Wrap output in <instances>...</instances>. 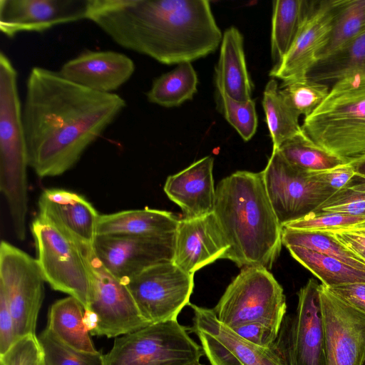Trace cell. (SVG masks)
Masks as SVG:
<instances>
[{
  "label": "cell",
  "instance_id": "cell-1",
  "mask_svg": "<svg viewBox=\"0 0 365 365\" xmlns=\"http://www.w3.org/2000/svg\"><path fill=\"white\" fill-rule=\"evenodd\" d=\"M126 106L114 93L95 91L34 66L22 106L29 164L41 178L71 169Z\"/></svg>",
  "mask_w": 365,
  "mask_h": 365
},
{
  "label": "cell",
  "instance_id": "cell-2",
  "mask_svg": "<svg viewBox=\"0 0 365 365\" xmlns=\"http://www.w3.org/2000/svg\"><path fill=\"white\" fill-rule=\"evenodd\" d=\"M87 19L120 46L167 65L206 56L222 38L207 0H89Z\"/></svg>",
  "mask_w": 365,
  "mask_h": 365
},
{
  "label": "cell",
  "instance_id": "cell-3",
  "mask_svg": "<svg viewBox=\"0 0 365 365\" xmlns=\"http://www.w3.org/2000/svg\"><path fill=\"white\" fill-rule=\"evenodd\" d=\"M213 214L230 246L225 257L239 267L269 270L282 245V226L262 173L237 171L216 187Z\"/></svg>",
  "mask_w": 365,
  "mask_h": 365
},
{
  "label": "cell",
  "instance_id": "cell-4",
  "mask_svg": "<svg viewBox=\"0 0 365 365\" xmlns=\"http://www.w3.org/2000/svg\"><path fill=\"white\" fill-rule=\"evenodd\" d=\"M304 134L344 164L365 160V66L334 83L319 106L305 117Z\"/></svg>",
  "mask_w": 365,
  "mask_h": 365
},
{
  "label": "cell",
  "instance_id": "cell-5",
  "mask_svg": "<svg viewBox=\"0 0 365 365\" xmlns=\"http://www.w3.org/2000/svg\"><path fill=\"white\" fill-rule=\"evenodd\" d=\"M18 74L0 53V190L9 207L17 239L26 237L29 156L18 92Z\"/></svg>",
  "mask_w": 365,
  "mask_h": 365
},
{
  "label": "cell",
  "instance_id": "cell-6",
  "mask_svg": "<svg viewBox=\"0 0 365 365\" xmlns=\"http://www.w3.org/2000/svg\"><path fill=\"white\" fill-rule=\"evenodd\" d=\"M230 328L260 323L279 333L287 311L281 285L267 269L245 267L227 286L212 309Z\"/></svg>",
  "mask_w": 365,
  "mask_h": 365
},
{
  "label": "cell",
  "instance_id": "cell-7",
  "mask_svg": "<svg viewBox=\"0 0 365 365\" xmlns=\"http://www.w3.org/2000/svg\"><path fill=\"white\" fill-rule=\"evenodd\" d=\"M203 354L187 328L173 320L116 337L104 365H198Z\"/></svg>",
  "mask_w": 365,
  "mask_h": 365
},
{
  "label": "cell",
  "instance_id": "cell-8",
  "mask_svg": "<svg viewBox=\"0 0 365 365\" xmlns=\"http://www.w3.org/2000/svg\"><path fill=\"white\" fill-rule=\"evenodd\" d=\"M82 253L91 275L89 307L84 312L91 335L116 338L151 324L141 315L125 283L103 265L93 247Z\"/></svg>",
  "mask_w": 365,
  "mask_h": 365
},
{
  "label": "cell",
  "instance_id": "cell-9",
  "mask_svg": "<svg viewBox=\"0 0 365 365\" xmlns=\"http://www.w3.org/2000/svg\"><path fill=\"white\" fill-rule=\"evenodd\" d=\"M31 231L37 262L45 281L56 291L77 299L87 311L91 296V275L80 248L52 225L36 217Z\"/></svg>",
  "mask_w": 365,
  "mask_h": 365
},
{
  "label": "cell",
  "instance_id": "cell-10",
  "mask_svg": "<svg viewBox=\"0 0 365 365\" xmlns=\"http://www.w3.org/2000/svg\"><path fill=\"white\" fill-rule=\"evenodd\" d=\"M267 193L282 227L317 209L335 191L322 182L315 172L300 170L277 149H273L261 172Z\"/></svg>",
  "mask_w": 365,
  "mask_h": 365
},
{
  "label": "cell",
  "instance_id": "cell-11",
  "mask_svg": "<svg viewBox=\"0 0 365 365\" xmlns=\"http://www.w3.org/2000/svg\"><path fill=\"white\" fill-rule=\"evenodd\" d=\"M45 279L36 259L6 241L0 245V292L14 323L17 339L36 334Z\"/></svg>",
  "mask_w": 365,
  "mask_h": 365
},
{
  "label": "cell",
  "instance_id": "cell-12",
  "mask_svg": "<svg viewBox=\"0 0 365 365\" xmlns=\"http://www.w3.org/2000/svg\"><path fill=\"white\" fill-rule=\"evenodd\" d=\"M319 285L309 279L297 292L294 315L284 319L274 346L287 365H327Z\"/></svg>",
  "mask_w": 365,
  "mask_h": 365
},
{
  "label": "cell",
  "instance_id": "cell-13",
  "mask_svg": "<svg viewBox=\"0 0 365 365\" xmlns=\"http://www.w3.org/2000/svg\"><path fill=\"white\" fill-rule=\"evenodd\" d=\"M125 283L143 317L155 324L177 320L190 304L194 274L170 262L152 267Z\"/></svg>",
  "mask_w": 365,
  "mask_h": 365
},
{
  "label": "cell",
  "instance_id": "cell-14",
  "mask_svg": "<svg viewBox=\"0 0 365 365\" xmlns=\"http://www.w3.org/2000/svg\"><path fill=\"white\" fill-rule=\"evenodd\" d=\"M189 330L197 335L211 365H287L279 351L256 346L221 323L212 309L190 304Z\"/></svg>",
  "mask_w": 365,
  "mask_h": 365
},
{
  "label": "cell",
  "instance_id": "cell-15",
  "mask_svg": "<svg viewBox=\"0 0 365 365\" xmlns=\"http://www.w3.org/2000/svg\"><path fill=\"white\" fill-rule=\"evenodd\" d=\"M327 365H362L365 313L319 285Z\"/></svg>",
  "mask_w": 365,
  "mask_h": 365
},
{
  "label": "cell",
  "instance_id": "cell-16",
  "mask_svg": "<svg viewBox=\"0 0 365 365\" xmlns=\"http://www.w3.org/2000/svg\"><path fill=\"white\" fill-rule=\"evenodd\" d=\"M175 244V237L97 235L93 251L103 265L125 282L152 267L173 262Z\"/></svg>",
  "mask_w": 365,
  "mask_h": 365
},
{
  "label": "cell",
  "instance_id": "cell-17",
  "mask_svg": "<svg viewBox=\"0 0 365 365\" xmlns=\"http://www.w3.org/2000/svg\"><path fill=\"white\" fill-rule=\"evenodd\" d=\"M89 0H0V30L12 38L87 19Z\"/></svg>",
  "mask_w": 365,
  "mask_h": 365
},
{
  "label": "cell",
  "instance_id": "cell-18",
  "mask_svg": "<svg viewBox=\"0 0 365 365\" xmlns=\"http://www.w3.org/2000/svg\"><path fill=\"white\" fill-rule=\"evenodd\" d=\"M337 1H316L290 49L273 66L270 76L282 81L307 77L329 41Z\"/></svg>",
  "mask_w": 365,
  "mask_h": 365
},
{
  "label": "cell",
  "instance_id": "cell-19",
  "mask_svg": "<svg viewBox=\"0 0 365 365\" xmlns=\"http://www.w3.org/2000/svg\"><path fill=\"white\" fill-rule=\"evenodd\" d=\"M38 206L37 217L57 228L81 250L93 247L100 215L85 197L64 189H46Z\"/></svg>",
  "mask_w": 365,
  "mask_h": 365
},
{
  "label": "cell",
  "instance_id": "cell-20",
  "mask_svg": "<svg viewBox=\"0 0 365 365\" xmlns=\"http://www.w3.org/2000/svg\"><path fill=\"white\" fill-rule=\"evenodd\" d=\"M229 245L213 212L196 218L180 219L173 262L186 273L225 259Z\"/></svg>",
  "mask_w": 365,
  "mask_h": 365
},
{
  "label": "cell",
  "instance_id": "cell-21",
  "mask_svg": "<svg viewBox=\"0 0 365 365\" xmlns=\"http://www.w3.org/2000/svg\"><path fill=\"white\" fill-rule=\"evenodd\" d=\"M135 71L131 58L113 51H86L66 62L58 71L66 79L88 89L113 93Z\"/></svg>",
  "mask_w": 365,
  "mask_h": 365
},
{
  "label": "cell",
  "instance_id": "cell-22",
  "mask_svg": "<svg viewBox=\"0 0 365 365\" xmlns=\"http://www.w3.org/2000/svg\"><path fill=\"white\" fill-rule=\"evenodd\" d=\"M213 165L214 158L205 156L167 178L164 191L181 208L184 217L196 218L213 212Z\"/></svg>",
  "mask_w": 365,
  "mask_h": 365
},
{
  "label": "cell",
  "instance_id": "cell-23",
  "mask_svg": "<svg viewBox=\"0 0 365 365\" xmlns=\"http://www.w3.org/2000/svg\"><path fill=\"white\" fill-rule=\"evenodd\" d=\"M179 220L172 212L149 208L100 215L97 235L175 237Z\"/></svg>",
  "mask_w": 365,
  "mask_h": 365
},
{
  "label": "cell",
  "instance_id": "cell-24",
  "mask_svg": "<svg viewBox=\"0 0 365 365\" xmlns=\"http://www.w3.org/2000/svg\"><path fill=\"white\" fill-rule=\"evenodd\" d=\"M217 89L240 102L251 100L252 83L247 71L240 31L231 26L222 34L219 60L215 68Z\"/></svg>",
  "mask_w": 365,
  "mask_h": 365
},
{
  "label": "cell",
  "instance_id": "cell-25",
  "mask_svg": "<svg viewBox=\"0 0 365 365\" xmlns=\"http://www.w3.org/2000/svg\"><path fill=\"white\" fill-rule=\"evenodd\" d=\"M84 308L68 296L55 302L48 313V329L58 339L79 351L96 353L84 320Z\"/></svg>",
  "mask_w": 365,
  "mask_h": 365
},
{
  "label": "cell",
  "instance_id": "cell-26",
  "mask_svg": "<svg viewBox=\"0 0 365 365\" xmlns=\"http://www.w3.org/2000/svg\"><path fill=\"white\" fill-rule=\"evenodd\" d=\"M315 3L307 0L272 2L271 54L274 65L287 53Z\"/></svg>",
  "mask_w": 365,
  "mask_h": 365
},
{
  "label": "cell",
  "instance_id": "cell-27",
  "mask_svg": "<svg viewBox=\"0 0 365 365\" xmlns=\"http://www.w3.org/2000/svg\"><path fill=\"white\" fill-rule=\"evenodd\" d=\"M365 66V31L341 47L319 58L307 78L329 86L348 73Z\"/></svg>",
  "mask_w": 365,
  "mask_h": 365
},
{
  "label": "cell",
  "instance_id": "cell-28",
  "mask_svg": "<svg viewBox=\"0 0 365 365\" xmlns=\"http://www.w3.org/2000/svg\"><path fill=\"white\" fill-rule=\"evenodd\" d=\"M292 257L310 271L327 287L365 283V271L301 247H287Z\"/></svg>",
  "mask_w": 365,
  "mask_h": 365
},
{
  "label": "cell",
  "instance_id": "cell-29",
  "mask_svg": "<svg viewBox=\"0 0 365 365\" xmlns=\"http://www.w3.org/2000/svg\"><path fill=\"white\" fill-rule=\"evenodd\" d=\"M197 76L191 62H184L155 79L147 98L152 103L175 107L191 99L197 91Z\"/></svg>",
  "mask_w": 365,
  "mask_h": 365
},
{
  "label": "cell",
  "instance_id": "cell-30",
  "mask_svg": "<svg viewBox=\"0 0 365 365\" xmlns=\"http://www.w3.org/2000/svg\"><path fill=\"white\" fill-rule=\"evenodd\" d=\"M282 245L296 246L337 259L358 269L365 271V260L351 251L331 232L282 228Z\"/></svg>",
  "mask_w": 365,
  "mask_h": 365
},
{
  "label": "cell",
  "instance_id": "cell-31",
  "mask_svg": "<svg viewBox=\"0 0 365 365\" xmlns=\"http://www.w3.org/2000/svg\"><path fill=\"white\" fill-rule=\"evenodd\" d=\"M262 106L273 148L302 131L297 115L286 103L274 79L269 81L263 93Z\"/></svg>",
  "mask_w": 365,
  "mask_h": 365
},
{
  "label": "cell",
  "instance_id": "cell-32",
  "mask_svg": "<svg viewBox=\"0 0 365 365\" xmlns=\"http://www.w3.org/2000/svg\"><path fill=\"white\" fill-rule=\"evenodd\" d=\"M273 149H277L289 163L307 172L324 171L344 164L317 145L303 131Z\"/></svg>",
  "mask_w": 365,
  "mask_h": 365
},
{
  "label": "cell",
  "instance_id": "cell-33",
  "mask_svg": "<svg viewBox=\"0 0 365 365\" xmlns=\"http://www.w3.org/2000/svg\"><path fill=\"white\" fill-rule=\"evenodd\" d=\"M365 31V0H338L329 41L319 56L324 58Z\"/></svg>",
  "mask_w": 365,
  "mask_h": 365
},
{
  "label": "cell",
  "instance_id": "cell-34",
  "mask_svg": "<svg viewBox=\"0 0 365 365\" xmlns=\"http://www.w3.org/2000/svg\"><path fill=\"white\" fill-rule=\"evenodd\" d=\"M328 85L304 78L283 81L279 91L286 103L299 116L311 115L324 101Z\"/></svg>",
  "mask_w": 365,
  "mask_h": 365
},
{
  "label": "cell",
  "instance_id": "cell-35",
  "mask_svg": "<svg viewBox=\"0 0 365 365\" xmlns=\"http://www.w3.org/2000/svg\"><path fill=\"white\" fill-rule=\"evenodd\" d=\"M43 365H104V355L75 349L58 339L48 329L39 335Z\"/></svg>",
  "mask_w": 365,
  "mask_h": 365
},
{
  "label": "cell",
  "instance_id": "cell-36",
  "mask_svg": "<svg viewBox=\"0 0 365 365\" xmlns=\"http://www.w3.org/2000/svg\"><path fill=\"white\" fill-rule=\"evenodd\" d=\"M314 212L365 216V177L356 174Z\"/></svg>",
  "mask_w": 365,
  "mask_h": 365
},
{
  "label": "cell",
  "instance_id": "cell-37",
  "mask_svg": "<svg viewBox=\"0 0 365 365\" xmlns=\"http://www.w3.org/2000/svg\"><path fill=\"white\" fill-rule=\"evenodd\" d=\"M220 110L227 121L241 138L250 140L257 127L255 103L251 99L240 102L228 96L224 91L217 89Z\"/></svg>",
  "mask_w": 365,
  "mask_h": 365
},
{
  "label": "cell",
  "instance_id": "cell-38",
  "mask_svg": "<svg viewBox=\"0 0 365 365\" xmlns=\"http://www.w3.org/2000/svg\"><path fill=\"white\" fill-rule=\"evenodd\" d=\"M365 221V216L331 212H312L283 227L302 230L330 231L347 228Z\"/></svg>",
  "mask_w": 365,
  "mask_h": 365
},
{
  "label": "cell",
  "instance_id": "cell-39",
  "mask_svg": "<svg viewBox=\"0 0 365 365\" xmlns=\"http://www.w3.org/2000/svg\"><path fill=\"white\" fill-rule=\"evenodd\" d=\"M42 361V349L36 334L18 338L0 354V365H39Z\"/></svg>",
  "mask_w": 365,
  "mask_h": 365
},
{
  "label": "cell",
  "instance_id": "cell-40",
  "mask_svg": "<svg viewBox=\"0 0 365 365\" xmlns=\"http://www.w3.org/2000/svg\"><path fill=\"white\" fill-rule=\"evenodd\" d=\"M232 329L248 341L264 348H272L279 335L270 327L255 322L241 324Z\"/></svg>",
  "mask_w": 365,
  "mask_h": 365
},
{
  "label": "cell",
  "instance_id": "cell-41",
  "mask_svg": "<svg viewBox=\"0 0 365 365\" xmlns=\"http://www.w3.org/2000/svg\"><path fill=\"white\" fill-rule=\"evenodd\" d=\"M17 339L15 323L6 299L0 292V354Z\"/></svg>",
  "mask_w": 365,
  "mask_h": 365
},
{
  "label": "cell",
  "instance_id": "cell-42",
  "mask_svg": "<svg viewBox=\"0 0 365 365\" xmlns=\"http://www.w3.org/2000/svg\"><path fill=\"white\" fill-rule=\"evenodd\" d=\"M319 179L335 192L344 187L356 175L352 164H342L331 169L315 172Z\"/></svg>",
  "mask_w": 365,
  "mask_h": 365
},
{
  "label": "cell",
  "instance_id": "cell-43",
  "mask_svg": "<svg viewBox=\"0 0 365 365\" xmlns=\"http://www.w3.org/2000/svg\"><path fill=\"white\" fill-rule=\"evenodd\" d=\"M328 289L339 298L365 313V283L345 284Z\"/></svg>",
  "mask_w": 365,
  "mask_h": 365
},
{
  "label": "cell",
  "instance_id": "cell-44",
  "mask_svg": "<svg viewBox=\"0 0 365 365\" xmlns=\"http://www.w3.org/2000/svg\"><path fill=\"white\" fill-rule=\"evenodd\" d=\"M328 232L365 260V229H343Z\"/></svg>",
  "mask_w": 365,
  "mask_h": 365
},
{
  "label": "cell",
  "instance_id": "cell-45",
  "mask_svg": "<svg viewBox=\"0 0 365 365\" xmlns=\"http://www.w3.org/2000/svg\"><path fill=\"white\" fill-rule=\"evenodd\" d=\"M356 174L365 177V160L354 165Z\"/></svg>",
  "mask_w": 365,
  "mask_h": 365
},
{
  "label": "cell",
  "instance_id": "cell-46",
  "mask_svg": "<svg viewBox=\"0 0 365 365\" xmlns=\"http://www.w3.org/2000/svg\"><path fill=\"white\" fill-rule=\"evenodd\" d=\"M364 228H365V221H364L359 224H357L356 225H354V226H351V227H349L347 228H344V229H364ZM341 230H343V229H341Z\"/></svg>",
  "mask_w": 365,
  "mask_h": 365
},
{
  "label": "cell",
  "instance_id": "cell-47",
  "mask_svg": "<svg viewBox=\"0 0 365 365\" xmlns=\"http://www.w3.org/2000/svg\"><path fill=\"white\" fill-rule=\"evenodd\" d=\"M362 365H365V360L364 361Z\"/></svg>",
  "mask_w": 365,
  "mask_h": 365
},
{
  "label": "cell",
  "instance_id": "cell-48",
  "mask_svg": "<svg viewBox=\"0 0 365 365\" xmlns=\"http://www.w3.org/2000/svg\"><path fill=\"white\" fill-rule=\"evenodd\" d=\"M39 365H43V361H42V362H41Z\"/></svg>",
  "mask_w": 365,
  "mask_h": 365
},
{
  "label": "cell",
  "instance_id": "cell-49",
  "mask_svg": "<svg viewBox=\"0 0 365 365\" xmlns=\"http://www.w3.org/2000/svg\"><path fill=\"white\" fill-rule=\"evenodd\" d=\"M198 365H204V364H198Z\"/></svg>",
  "mask_w": 365,
  "mask_h": 365
},
{
  "label": "cell",
  "instance_id": "cell-50",
  "mask_svg": "<svg viewBox=\"0 0 365 365\" xmlns=\"http://www.w3.org/2000/svg\"><path fill=\"white\" fill-rule=\"evenodd\" d=\"M365 229V228H364Z\"/></svg>",
  "mask_w": 365,
  "mask_h": 365
}]
</instances>
